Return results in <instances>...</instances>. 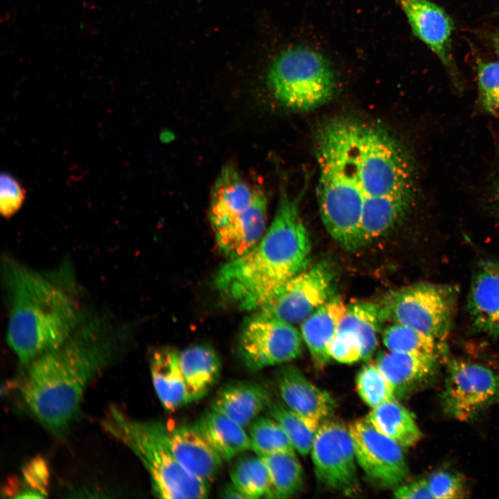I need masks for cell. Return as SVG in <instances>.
I'll return each instance as SVG.
<instances>
[{
    "label": "cell",
    "instance_id": "32",
    "mask_svg": "<svg viewBox=\"0 0 499 499\" xmlns=\"http://www.w3.org/2000/svg\"><path fill=\"white\" fill-rule=\"evenodd\" d=\"M231 482L246 498L265 497L269 487V473L261 457L245 456L230 471Z\"/></svg>",
    "mask_w": 499,
    "mask_h": 499
},
{
    "label": "cell",
    "instance_id": "11",
    "mask_svg": "<svg viewBox=\"0 0 499 499\" xmlns=\"http://www.w3.org/2000/svg\"><path fill=\"white\" fill-rule=\"evenodd\" d=\"M334 280L331 265L320 261L286 281L258 310L293 325L302 322L332 297Z\"/></svg>",
    "mask_w": 499,
    "mask_h": 499
},
{
    "label": "cell",
    "instance_id": "23",
    "mask_svg": "<svg viewBox=\"0 0 499 499\" xmlns=\"http://www.w3.org/2000/svg\"><path fill=\"white\" fill-rule=\"evenodd\" d=\"M152 383L164 409L175 411L189 403L179 362V350L164 347L155 349L150 358Z\"/></svg>",
    "mask_w": 499,
    "mask_h": 499
},
{
    "label": "cell",
    "instance_id": "26",
    "mask_svg": "<svg viewBox=\"0 0 499 499\" xmlns=\"http://www.w3.org/2000/svg\"><path fill=\"white\" fill-rule=\"evenodd\" d=\"M366 419L403 448L415 445L422 437L410 412L396 399L372 408Z\"/></svg>",
    "mask_w": 499,
    "mask_h": 499
},
{
    "label": "cell",
    "instance_id": "40",
    "mask_svg": "<svg viewBox=\"0 0 499 499\" xmlns=\"http://www.w3.org/2000/svg\"><path fill=\"white\" fill-rule=\"evenodd\" d=\"M221 497L223 498H246L233 483L227 485L223 489Z\"/></svg>",
    "mask_w": 499,
    "mask_h": 499
},
{
    "label": "cell",
    "instance_id": "37",
    "mask_svg": "<svg viewBox=\"0 0 499 499\" xmlns=\"http://www.w3.org/2000/svg\"><path fill=\"white\" fill-rule=\"evenodd\" d=\"M26 191L12 175L2 173L0 176V211L3 217L10 218L22 207Z\"/></svg>",
    "mask_w": 499,
    "mask_h": 499
},
{
    "label": "cell",
    "instance_id": "5",
    "mask_svg": "<svg viewBox=\"0 0 499 499\" xmlns=\"http://www.w3.org/2000/svg\"><path fill=\"white\" fill-rule=\"evenodd\" d=\"M100 425L140 460L149 474L157 497L207 498L209 484L189 473L179 462L170 446L168 430L161 423L134 419L117 406L111 405Z\"/></svg>",
    "mask_w": 499,
    "mask_h": 499
},
{
    "label": "cell",
    "instance_id": "2",
    "mask_svg": "<svg viewBox=\"0 0 499 499\" xmlns=\"http://www.w3.org/2000/svg\"><path fill=\"white\" fill-rule=\"evenodd\" d=\"M6 340L23 367L64 343L88 318L73 282L6 257Z\"/></svg>",
    "mask_w": 499,
    "mask_h": 499
},
{
    "label": "cell",
    "instance_id": "31",
    "mask_svg": "<svg viewBox=\"0 0 499 499\" xmlns=\"http://www.w3.org/2000/svg\"><path fill=\"white\" fill-rule=\"evenodd\" d=\"M267 409L270 416L281 426L295 451L302 456L308 455L320 423L308 421L278 403L270 402Z\"/></svg>",
    "mask_w": 499,
    "mask_h": 499
},
{
    "label": "cell",
    "instance_id": "24",
    "mask_svg": "<svg viewBox=\"0 0 499 499\" xmlns=\"http://www.w3.org/2000/svg\"><path fill=\"white\" fill-rule=\"evenodd\" d=\"M179 362L189 403L202 399L218 378L220 362L218 355L207 346L195 345L179 351Z\"/></svg>",
    "mask_w": 499,
    "mask_h": 499
},
{
    "label": "cell",
    "instance_id": "22",
    "mask_svg": "<svg viewBox=\"0 0 499 499\" xmlns=\"http://www.w3.org/2000/svg\"><path fill=\"white\" fill-rule=\"evenodd\" d=\"M346 308L340 297H332L301 322V335L317 369H322L331 359L328 345L337 331Z\"/></svg>",
    "mask_w": 499,
    "mask_h": 499
},
{
    "label": "cell",
    "instance_id": "18",
    "mask_svg": "<svg viewBox=\"0 0 499 499\" xmlns=\"http://www.w3.org/2000/svg\"><path fill=\"white\" fill-rule=\"evenodd\" d=\"M442 358L414 353L389 351L381 353L376 365L392 385L396 397L432 381Z\"/></svg>",
    "mask_w": 499,
    "mask_h": 499
},
{
    "label": "cell",
    "instance_id": "10",
    "mask_svg": "<svg viewBox=\"0 0 499 499\" xmlns=\"http://www.w3.org/2000/svg\"><path fill=\"white\" fill-rule=\"evenodd\" d=\"M301 333L290 323L259 310L247 317L238 338V351L252 371L297 358L302 351Z\"/></svg>",
    "mask_w": 499,
    "mask_h": 499
},
{
    "label": "cell",
    "instance_id": "20",
    "mask_svg": "<svg viewBox=\"0 0 499 499\" xmlns=\"http://www.w3.org/2000/svg\"><path fill=\"white\" fill-rule=\"evenodd\" d=\"M252 189L232 164L224 166L211 192L209 218L214 230L245 211L254 200Z\"/></svg>",
    "mask_w": 499,
    "mask_h": 499
},
{
    "label": "cell",
    "instance_id": "39",
    "mask_svg": "<svg viewBox=\"0 0 499 499\" xmlns=\"http://www.w3.org/2000/svg\"><path fill=\"white\" fill-rule=\"evenodd\" d=\"M394 497L405 499L433 498L426 479L401 484L394 489Z\"/></svg>",
    "mask_w": 499,
    "mask_h": 499
},
{
    "label": "cell",
    "instance_id": "42",
    "mask_svg": "<svg viewBox=\"0 0 499 499\" xmlns=\"http://www.w3.org/2000/svg\"><path fill=\"white\" fill-rule=\"evenodd\" d=\"M498 199H499V182H498Z\"/></svg>",
    "mask_w": 499,
    "mask_h": 499
},
{
    "label": "cell",
    "instance_id": "38",
    "mask_svg": "<svg viewBox=\"0 0 499 499\" xmlns=\"http://www.w3.org/2000/svg\"><path fill=\"white\" fill-rule=\"evenodd\" d=\"M328 352L333 360L351 364L362 360V350L358 338L347 332L336 331L328 345Z\"/></svg>",
    "mask_w": 499,
    "mask_h": 499
},
{
    "label": "cell",
    "instance_id": "28",
    "mask_svg": "<svg viewBox=\"0 0 499 499\" xmlns=\"http://www.w3.org/2000/svg\"><path fill=\"white\" fill-rule=\"evenodd\" d=\"M413 198L383 197L365 205L360 223L362 246L383 236L407 213Z\"/></svg>",
    "mask_w": 499,
    "mask_h": 499
},
{
    "label": "cell",
    "instance_id": "29",
    "mask_svg": "<svg viewBox=\"0 0 499 499\" xmlns=\"http://www.w3.org/2000/svg\"><path fill=\"white\" fill-rule=\"evenodd\" d=\"M260 457L269 473V487L265 498H289L303 489L304 471L295 453H278Z\"/></svg>",
    "mask_w": 499,
    "mask_h": 499
},
{
    "label": "cell",
    "instance_id": "36",
    "mask_svg": "<svg viewBox=\"0 0 499 499\" xmlns=\"http://www.w3.org/2000/svg\"><path fill=\"white\" fill-rule=\"evenodd\" d=\"M427 480L433 498L455 499L466 496V486L457 473L446 469L433 472Z\"/></svg>",
    "mask_w": 499,
    "mask_h": 499
},
{
    "label": "cell",
    "instance_id": "19",
    "mask_svg": "<svg viewBox=\"0 0 499 499\" xmlns=\"http://www.w3.org/2000/svg\"><path fill=\"white\" fill-rule=\"evenodd\" d=\"M173 452L189 473L209 484L220 472L223 459L195 425L181 426L168 431Z\"/></svg>",
    "mask_w": 499,
    "mask_h": 499
},
{
    "label": "cell",
    "instance_id": "41",
    "mask_svg": "<svg viewBox=\"0 0 499 499\" xmlns=\"http://www.w3.org/2000/svg\"><path fill=\"white\" fill-rule=\"evenodd\" d=\"M492 40L495 51L499 59V33L494 35Z\"/></svg>",
    "mask_w": 499,
    "mask_h": 499
},
{
    "label": "cell",
    "instance_id": "30",
    "mask_svg": "<svg viewBox=\"0 0 499 499\" xmlns=\"http://www.w3.org/2000/svg\"><path fill=\"white\" fill-rule=\"evenodd\" d=\"M383 341L389 351L446 358L444 342L403 324L393 323L387 326L383 331Z\"/></svg>",
    "mask_w": 499,
    "mask_h": 499
},
{
    "label": "cell",
    "instance_id": "8",
    "mask_svg": "<svg viewBox=\"0 0 499 499\" xmlns=\"http://www.w3.org/2000/svg\"><path fill=\"white\" fill-rule=\"evenodd\" d=\"M457 299L453 285L420 283L389 292L379 304L385 321L444 342L453 326Z\"/></svg>",
    "mask_w": 499,
    "mask_h": 499
},
{
    "label": "cell",
    "instance_id": "15",
    "mask_svg": "<svg viewBox=\"0 0 499 499\" xmlns=\"http://www.w3.org/2000/svg\"><path fill=\"white\" fill-rule=\"evenodd\" d=\"M399 1L414 33L453 71L451 42L454 25L450 17L430 0Z\"/></svg>",
    "mask_w": 499,
    "mask_h": 499
},
{
    "label": "cell",
    "instance_id": "13",
    "mask_svg": "<svg viewBox=\"0 0 499 499\" xmlns=\"http://www.w3.org/2000/svg\"><path fill=\"white\" fill-rule=\"evenodd\" d=\"M348 428L357 464L367 477L387 489L396 488L407 479L409 469L401 446L378 431L366 418Z\"/></svg>",
    "mask_w": 499,
    "mask_h": 499
},
{
    "label": "cell",
    "instance_id": "34",
    "mask_svg": "<svg viewBox=\"0 0 499 499\" xmlns=\"http://www.w3.org/2000/svg\"><path fill=\"white\" fill-rule=\"evenodd\" d=\"M356 387L362 400L371 408L396 399L392 385L376 364L368 365L359 371Z\"/></svg>",
    "mask_w": 499,
    "mask_h": 499
},
{
    "label": "cell",
    "instance_id": "14",
    "mask_svg": "<svg viewBox=\"0 0 499 499\" xmlns=\"http://www.w3.org/2000/svg\"><path fill=\"white\" fill-rule=\"evenodd\" d=\"M466 311L475 331L499 338V259H484L477 263Z\"/></svg>",
    "mask_w": 499,
    "mask_h": 499
},
{
    "label": "cell",
    "instance_id": "7",
    "mask_svg": "<svg viewBox=\"0 0 499 499\" xmlns=\"http://www.w3.org/2000/svg\"><path fill=\"white\" fill-rule=\"evenodd\" d=\"M268 82L281 104L300 111L326 103L336 84L330 62L319 52L304 46L281 52L270 67Z\"/></svg>",
    "mask_w": 499,
    "mask_h": 499
},
{
    "label": "cell",
    "instance_id": "4",
    "mask_svg": "<svg viewBox=\"0 0 499 499\" xmlns=\"http://www.w3.org/2000/svg\"><path fill=\"white\" fill-rule=\"evenodd\" d=\"M319 168L318 202L323 223L344 250L360 248V223L370 198L362 188L353 161L351 122H329L317 141ZM376 199V198H375Z\"/></svg>",
    "mask_w": 499,
    "mask_h": 499
},
{
    "label": "cell",
    "instance_id": "21",
    "mask_svg": "<svg viewBox=\"0 0 499 499\" xmlns=\"http://www.w3.org/2000/svg\"><path fill=\"white\" fill-rule=\"evenodd\" d=\"M267 389L252 382H233L218 392L211 409L218 412L243 428L250 425L270 403Z\"/></svg>",
    "mask_w": 499,
    "mask_h": 499
},
{
    "label": "cell",
    "instance_id": "25",
    "mask_svg": "<svg viewBox=\"0 0 499 499\" xmlns=\"http://www.w3.org/2000/svg\"><path fill=\"white\" fill-rule=\"evenodd\" d=\"M194 425L223 460L252 449L243 427L218 412L207 411Z\"/></svg>",
    "mask_w": 499,
    "mask_h": 499
},
{
    "label": "cell",
    "instance_id": "3",
    "mask_svg": "<svg viewBox=\"0 0 499 499\" xmlns=\"http://www.w3.org/2000/svg\"><path fill=\"white\" fill-rule=\"evenodd\" d=\"M283 183L276 213L260 241L229 259L213 277L219 294L240 310H259L308 265L311 247L300 216L302 193L290 196Z\"/></svg>",
    "mask_w": 499,
    "mask_h": 499
},
{
    "label": "cell",
    "instance_id": "33",
    "mask_svg": "<svg viewBox=\"0 0 499 499\" xmlns=\"http://www.w3.org/2000/svg\"><path fill=\"white\" fill-rule=\"evenodd\" d=\"M252 449L259 456L278 453H295L285 432L273 418L259 417L250 428Z\"/></svg>",
    "mask_w": 499,
    "mask_h": 499
},
{
    "label": "cell",
    "instance_id": "9",
    "mask_svg": "<svg viewBox=\"0 0 499 499\" xmlns=\"http://www.w3.org/2000/svg\"><path fill=\"white\" fill-rule=\"evenodd\" d=\"M445 360L440 403L446 415L467 421L499 403V373L478 362L457 358Z\"/></svg>",
    "mask_w": 499,
    "mask_h": 499
},
{
    "label": "cell",
    "instance_id": "27",
    "mask_svg": "<svg viewBox=\"0 0 499 499\" xmlns=\"http://www.w3.org/2000/svg\"><path fill=\"white\" fill-rule=\"evenodd\" d=\"M385 322L379 304L356 302L347 306L337 331L347 332L359 340L362 350V360L371 358L378 345L377 334Z\"/></svg>",
    "mask_w": 499,
    "mask_h": 499
},
{
    "label": "cell",
    "instance_id": "35",
    "mask_svg": "<svg viewBox=\"0 0 499 499\" xmlns=\"http://www.w3.org/2000/svg\"><path fill=\"white\" fill-rule=\"evenodd\" d=\"M479 96L484 109L499 119V62H480L478 65Z\"/></svg>",
    "mask_w": 499,
    "mask_h": 499
},
{
    "label": "cell",
    "instance_id": "6",
    "mask_svg": "<svg viewBox=\"0 0 499 499\" xmlns=\"http://www.w3.org/2000/svg\"><path fill=\"white\" fill-rule=\"evenodd\" d=\"M351 127L355 167L368 196L413 198L414 170L405 150L376 127L353 121Z\"/></svg>",
    "mask_w": 499,
    "mask_h": 499
},
{
    "label": "cell",
    "instance_id": "1",
    "mask_svg": "<svg viewBox=\"0 0 499 499\" xmlns=\"http://www.w3.org/2000/svg\"><path fill=\"white\" fill-rule=\"evenodd\" d=\"M119 344L105 320L88 317L60 346L25 367L22 396L44 428L58 437L67 432L87 387L114 360Z\"/></svg>",
    "mask_w": 499,
    "mask_h": 499
},
{
    "label": "cell",
    "instance_id": "12",
    "mask_svg": "<svg viewBox=\"0 0 499 499\" xmlns=\"http://www.w3.org/2000/svg\"><path fill=\"white\" fill-rule=\"evenodd\" d=\"M310 453L315 477L322 484L344 493L355 490L357 461L349 428L337 421L320 423Z\"/></svg>",
    "mask_w": 499,
    "mask_h": 499
},
{
    "label": "cell",
    "instance_id": "17",
    "mask_svg": "<svg viewBox=\"0 0 499 499\" xmlns=\"http://www.w3.org/2000/svg\"><path fill=\"white\" fill-rule=\"evenodd\" d=\"M277 386L287 408L308 421L320 423L334 411L335 404L331 394L311 383L293 365L279 369Z\"/></svg>",
    "mask_w": 499,
    "mask_h": 499
},
{
    "label": "cell",
    "instance_id": "16",
    "mask_svg": "<svg viewBox=\"0 0 499 499\" xmlns=\"http://www.w3.org/2000/svg\"><path fill=\"white\" fill-rule=\"evenodd\" d=\"M268 200L258 187L251 205L243 213L214 230L218 249L229 259L249 252L266 231Z\"/></svg>",
    "mask_w": 499,
    "mask_h": 499
}]
</instances>
